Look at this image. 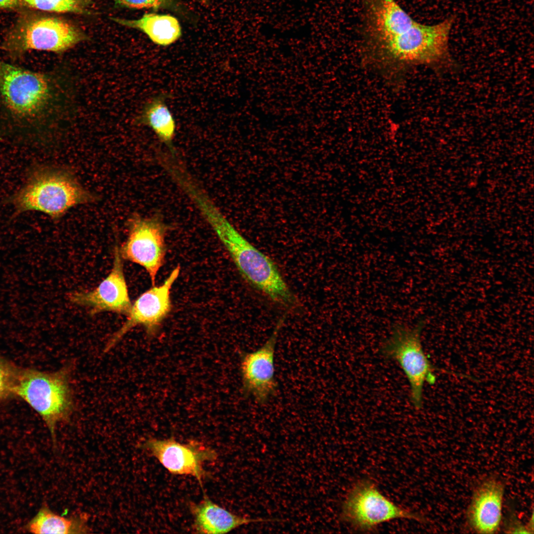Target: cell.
I'll list each match as a JSON object with an SVG mask.
<instances>
[{
    "label": "cell",
    "instance_id": "obj_1",
    "mask_svg": "<svg viewBox=\"0 0 534 534\" xmlns=\"http://www.w3.org/2000/svg\"><path fill=\"white\" fill-rule=\"evenodd\" d=\"M365 53L396 67L439 63L447 59L453 18L432 25L413 19L396 0H362Z\"/></svg>",
    "mask_w": 534,
    "mask_h": 534
},
{
    "label": "cell",
    "instance_id": "obj_2",
    "mask_svg": "<svg viewBox=\"0 0 534 534\" xmlns=\"http://www.w3.org/2000/svg\"><path fill=\"white\" fill-rule=\"evenodd\" d=\"M63 79L0 60V98L5 113L23 133L41 134L61 114L68 100Z\"/></svg>",
    "mask_w": 534,
    "mask_h": 534
},
{
    "label": "cell",
    "instance_id": "obj_3",
    "mask_svg": "<svg viewBox=\"0 0 534 534\" xmlns=\"http://www.w3.org/2000/svg\"><path fill=\"white\" fill-rule=\"evenodd\" d=\"M195 205L230 254L242 276L276 304L287 309L297 307L298 301L275 263L238 232L209 196L200 197Z\"/></svg>",
    "mask_w": 534,
    "mask_h": 534
},
{
    "label": "cell",
    "instance_id": "obj_4",
    "mask_svg": "<svg viewBox=\"0 0 534 534\" xmlns=\"http://www.w3.org/2000/svg\"><path fill=\"white\" fill-rule=\"evenodd\" d=\"M98 198L70 169L41 164L32 168L9 202L18 213L37 211L56 220L73 207L94 203Z\"/></svg>",
    "mask_w": 534,
    "mask_h": 534
},
{
    "label": "cell",
    "instance_id": "obj_5",
    "mask_svg": "<svg viewBox=\"0 0 534 534\" xmlns=\"http://www.w3.org/2000/svg\"><path fill=\"white\" fill-rule=\"evenodd\" d=\"M72 369L71 364L51 372L17 366L15 372L13 396L22 399L40 415L54 445L56 427L68 422L74 410Z\"/></svg>",
    "mask_w": 534,
    "mask_h": 534
},
{
    "label": "cell",
    "instance_id": "obj_6",
    "mask_svg": "<svg viewBox=\"0 0 534 534\" xmlns=\"http://www.w3.org/2000/svg\"><path fill=\"white\" fill-rule=\"evenodd\" d=\"M86 40L82 30L65 19L26 13L7 33L2 48L16 58L32 50L63 52Z\"/></svg>",
    "mask_w": 534,
    "mask_h": 534
},
{
    "label": "cell",
    "instance_id": "obj_7",
    "mask_svg": "<svg viewBox=\"0 0 534 534\" xmlns=\"http://www.w3.org/2000/svg\"><path fill=\"white\" fill-rule=\"evenodd\" d=\"M423 321L411 327L397 324L381 349L388 358L395 360L405 374L410 387V400L414 407H422L423 390L425 383L434 384L436 380L434 368L425 355L421 343Z\"/></svg>",
    "mask_w": 534,
    "mask_h": 534
},
{
    "label": "cell",
    "instance_id": "obj_8",
    "mask_svg": "<svg viewBox=\"0 0 534 534\" xmlns=\"http://www.w3.org/2000/svg\"><path fill=\"white\" fill-rule=\"evenodd\" d=\"M341 518L355 529L363 531L372 530L395 519L424 520L418 514L395 504L367 479L358 481L351 488L342 506Z\"/></svg>",
    "mask_w": 534,
    "mask_h": 534
},
{
    "label": "cell",
    "instance_id": "obj_9",
    "mask_svg": "<svg viewBox=\"0 0 534 534\" xmlns=\"http://www.w3.org/2000/svg\"><path fill=\"white\" fill-rule=\"evenodd\" d=\"M127 225V238L118 247L121 256L142 267L155 285L165 261L167 226L158 216L143 217L138 214L131 216Z\"/></svg>",
    "mask_w": 534,
    "mask_h": 534
},
{
    "label": "cell",
    "instance_id": "obj_10",
    "mask_svg": "<svg viewBox=\"0 0 534 534\" xmlns=\"http://www.w3.org/2000/svg\"><path fill=\"white\" fill-rule=\"evenodd\" d=\"M179 272L180 267L178 266L161 285H153L135 300L126 320L106 344L104 352L112 349L125 334L137 326H142L149 337L158 332L163 321L171 311V289Z\"/></svg>",
    "mask_w": 534,
    "mask_h": 534
},
{
    "label": "cell",
    "instance_id": "obj_11",
    "mask_svg": "<svg viewBox=\"0 0 534 534\" xmlns=\"http://www.w3.org/2000/svg\"><path fill=\"white\" fill-rule=\"evenodd\" d=\"M142 447L171 474L191 476L200 484L207 476L205 463L218 458L214 449L195 440L181 443L173 438H150Z\"/></svg>",
    "mask_w": 534,
    "mask_h": 534
},
{
    "label": "cell",
    "instance_id": "obj_12",
    "mask_svg": "<svg viewBox=\"0 0 534 534\" xmlns=\"http://www.w3.org/2000/svg\"><path fill=\"white\" fill-rule=\"evenodd\" d=\"M285 318V315L278 320L271 335L262 346L253 352H242L240 356L242 392L245 396L252 397L258 404L267 402L278 389L275 377V349Z\"/></svg>",
    "mask_w": 534,
    "mask_h": 534
},
{
    "label": "cell",
    "instance_id": "obj_13",
    "mask_svg": "<svg viewBox=\"0 0 534 534\" xmlns=\"http://www.w3.org/2000/svg\"><path fill=\"white\" fill-rule=\"evenodd\" d=\"M123 267L119 247L116 246L113 267L108 275L91 290L71 293L68 296L70 301L89 309L91 314L111 312L127 316L132 304Z\"/></svg>",
    "mask_w": 534,
    "mask_h": 534
},
{
    "label": "cell",
    "instance_id": "obj_14",
    "mask_svg": "<svg viewBox=\"0 0 534 534\" xmlns=\"http://www.w3.org/2000/svg\"><path fill=\"white\" fill-rule=\"evenodd\" d=\"M503 494V485L494 479L487 480L477 488L467 512L468 522L475 531L492 534L498 530Z\"/></svg>",
    "mask_w": 534,
    "mask_h": 534
},
{
    "label": "cell",
    "instance_id": "obj_15",
    "mask_svg": "<svg viewBox=\"0 0 534 534\" xmlns=\"http://www.w3.org/2000/svg\"><path fill=\"white\" fill-rule=\"evenodd\" d=\"M194 518V529L200 534H225L244 525L269 521L237 515L213 502L207 496L190 506Z\"/></svg>",
    "mask_w": 534,
    "mask_h": 534
},
{
    "label": "cell",
    "instance_id": "obj_16",
    "mask_svg": "<svg viewBox=\"0 0 534 534\" xmlns=\"http://www.w3.org/2000/svg\"><path fill=\"white\" fill-rule=\"evenodd\" d=\"M112 21L145 34L159 45L166 46L178 41L181 36V28L178 19L170 15L145 13L138 19L111 17Z\"/></svg>",
    "mask_w": 534,
    "mask_h": 534
},
{
    "label": "cell",
    "instance_id": "obj_17",
    "mask_svg": "<svg viewBox=\"0 0 534 534\" xmlns=\"http://www.w3.org/2000/svg\"><path fill=\"white\" fill-rule=\"evenodd\" d=\"M171 96L162 92L153 96L145 104L135 122L150 127L169 149H174L173 140L176 129L175 119L166 103Z\"/></svg>",
    "mask_w": 534,
    "mask_h": 534
},
{
    "label": "cell",
    "instance_id": "obj_18",
    "mask_svg": "<svg viewBox=\"0 0 534 534\" xmlns=\"http://www.w3.org/2000/svg\"><path fill=\"white\" fill-rule=\"evenodd\" d=\"M28 531L33 534H85L89 530L83 515L65 517L43 506L29 523Z\"/></svg>",
    "mask_w": 534,
    "mask_h": 534
},
{
    "label": "cell",
    "instance_id": "obj_19",
    "mask_svg": "<svg viewBox=\"0 0 534 534\" xmlns=\"http://www.w3.org/2000/svg\"><path fill=\"white\" fill-rule=\"evenodd\" d=\"M23 6L56 13H91L92 0H20Z\"/></svg>",
    "mask_w": 534,
    "mask_h": 534
},
{
    "label": "cell",
    "instance_id": "obj_20",
    "mask_svg": "<svg viewBox=\"0 0 534 534\" xmlns=\"http://www.w3.org/2000/svg\"><path fill=\"white\" fill-rule=\"evenodd\" d=\"M115 4L121 7L130 9L165 8L178 10L179 4L176 0H114Z\"/></svg>",
    "mask_w": 534,
    "mask_h": 534
},
{
    "label": "cell",
    "instance_id": "obj_21",
    "mask_svg": "<svg viewBox=\"0 0 534 534\" xmlns=\"http://www.w3.org/2000/svg\"><path fill=\"white\" fill-rule=\"evenodd\" d=\"M16 367L0 356V401L13 397L12 387Z\"/></svg>",
    "mask_w": 534,
    "mask_h": 534
},
{
    "label": "cell",
    "instance_id": "obj_22",
    "mask_svg": "<svg viewBox=\"0 0 534 534\" xmlns=\"http://www.w3.org/2000/svg\"><path fill=\"white\" fill-rule=\"evenodd\" d=\"M23 6L20 0H0V8L15 9Z\"/></svg>",
    "mask_w": 534,
    "mask_h": 534
},
{
    "label": "cell",
    "instance_id": "obj_23",
    "mask_svg": "<svg viewBox=\"0 0 534 534\" xmlns=\"http://www.w3.org/2000/svg\"><path fill=\"white\" fill-rule=\"evenodd\" d=\"M197 0L202 4H206L209 2L210 0Z\"/></svg>",
    "mask_w": 534,
    "mask_h": 534
},
{
    "label": "cell",
    "instance_id": "obj_24",
    "mask_svg": "<svg viewBox=\"0 0 534 534\" xmlns=\"http://www.w3.org/2000/svg\"><path fill=\"white\" fill-rule=\"evenodd\" d=\"M168 152H171V151H168ZM162 153H163V152H162ZM161 153H162V152H161V153H159V154H158V156H159V155H160V154H161Z\"/></svg>",
    "mask_w": 534,
    "mask_h": 534
}]
</instances>
